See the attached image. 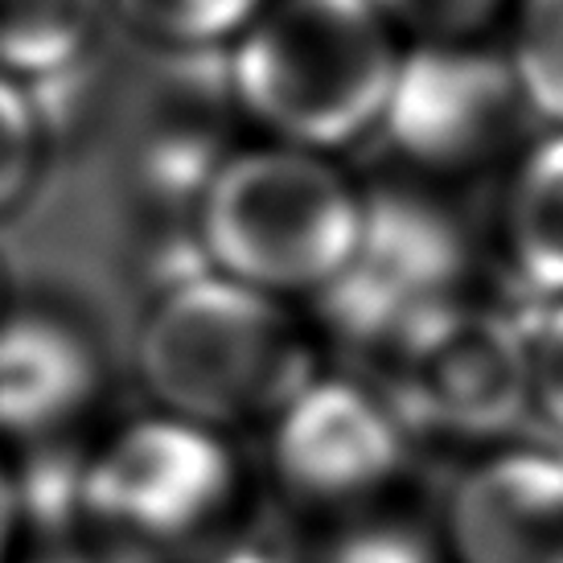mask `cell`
<instances>
[{
    "mask_svg": "<svg viewBox=\"0 0 563 563\" xmlns=\"http://www.w3.org/2000/svg\"><path fill=\"white\" fill-rule=\"evenodd\" d=\"M498 33L522 111L563 128V0H510Z\"/></svg>",
    "mask_w": 563,
    "mask_h": 563,
    "instance_id": "cell-13",
    "label": "cell"
},
{
    "mask_svg": "<svg viewBox=\"0 0 563 563\" xmlns=\"http://www.w3.org/2000/svg\"><path fill=\"white\" fill-rule=\"evenodd\" d=\"M404 49L371 0H267L227 46L231 99L264 141L338 157L378 132Z\"/></svg>",
    "mask_w": 563,
    "mask_h": 563,
    "instance_id": "cell-2",
    "label": "cell"
},
{
    "mask_svg": "<svg viewBox=\"0 0 563 563\" xmlns=\"http://www.w3.org/2000/svg\"><path fill=\"white\" fill-rule=\"evenodd\" d=\"M317 563H444L437 527L404 522L387 506L338 518Z\"/></svg>",
    "mask_w": 563,
    "mask_h": 563,
    "instance_id": "cell-16",
    "label": "cell"
},
{
    "mask_svg": "<svg viewBox=\"0 0 563 563\" xmlns=\"http://www.w3.org/2000/svg\"><path fill=\"white\" fill-rule=\"evenodd\" d=\"M371 362V383L411 440L489 449L534 420L527 321L473 292L399 329Z\"/></svg>",
    "mask_w": 563,
    "mask_h": 563,
    "instance_id": "cell-5",
    "label": "cell"
},
{
    "mask_svg": "<svg viewBox=\"0 0 563 563\" xmlns=\"http://www.w3.org/2000/svg\"><path fill=\"white\" fill-rule=\"evenodd\" d=\"M473 247L465 222L428 181L366 189L362 231L342 276L313 300L329 333L375 354L399 329L470 297Z\"/></svg>",
    "mask_w": 563,
    "mask_h": 563,
    "instance_id": "cell-6",
    "label": "cell"
},
{
    "mask_svg": "<svg viewBox=\"0 0 563 563\" xmlns=\"http://www.w3.org/2000/svg\"><path fill=\"white\" fill-rule=\"evenodd\" d=\"M300 305L198 267L144 305L136 375L157 411L235 437L264 428L317 375Z\"/></svg>",
    "mask_w": 563,
    "mask_h": 563,
    "instance_id": "cell-1",
    "label": "cell"
},
{
    "mask_svg": "<svg viewBox=\"0 0 563 563\" xmlns=\"http://www.w3.org/2000/svg\"><path fill=\"white\" fill-rule=\"evenodd\" d=\"M498 251L534 300H563V128L518 148L498 202Z\"/></svg>",
    "mask_w": 563,
    "mask_h": 563,
    "instance_id": "cell-11",
    "label": "cell"
},
{
    "mask_svg": "<svg viewBox=\"0 0 563 563\" xmlns=\"http://www.w3.org/2000/svg\"><path fill=\"white\" fill-rule=\"evenodd\" d=\"M33 510L25 498V477L16 470L9 449L0 444V563L25 560V534H30Z\"/></svg>",
    "mask_w": 563,
    "mask_h": 563,
    "instance_id": "cell-19",
    "label": "cell"
},
{
    "mask_svg": "<svg viewBox=\"0 0 563 563\" xmlns=\"http://www.w3.org/2000/svg\"><path fill=\"white\" fill-rule=\"evenodd\" d=\"M108 0H0V70L37 87L91 54Z\"/></svg>",
    "mask_w": 563,
    "mask_h": 563,
    "instance_id": "cell-12",
    "label": "cell"
},
{
    "mask_svg": "<svg viewBox=\"0 0 563 563\" xmlns=\"http://www.w3.org/2000/svg\"><path fill=\"white\" fill-rule=\"evenodd\" d=\"M21 563H120L103 555V551L95 548H79V551H58V555H42V560H21Z\"/></svg>",
    "mask_w": 563,
    "mask_h": 563,
    "instance_id": "cell-20",
    "label": "cell"
},
{
    "mask_svg": "<svg viewBox=\"0 0 563 563\" xmlns=\"http://www.w3.org/2000/svg\"><path fill=\"white\" fill-rule=\"evenodd\" d=\"M432 527L444 563H563V449H477Z\"/></svg>",
    "mask_w": 563,
    "mask_h": 563,
    "instance_id": "cell-9",
    "label": "cell"
},
{
    "mask_svg": "<svg viewBox=\"0 0 563 563\" xmlns=\"http://www.w3.org/2000/svg\"><path fill=\"white\" fill-rule=\"evenodd\" d=\"M267 470L288 501L321 518L378 510L407 470L411 437L375 383L317 371L264 423Z\"/></svg>",
    "mask_w": 563,
    "mask_h": 563,
    "instance_id": "cell-8",
    "label": "cell"
},
{
    "mask_svg": "<svg viewBox=\"0 0 563 563\" xmlns=\"http://www.w3.org/2000/svg\"><path fill=\"white\" fill-rule=\"evenodd\" d=\"M522 321L531 345V416L563 440V300L534 305Z\"/></svg>",
    "mask_w": 563,
    "mask_h": 563,
    "instance_id": "cell-18",
    "label": "cell"
},
{
    "mask_svg": "<svg viewBox=\"0 0 563 563\" xmlns=\"http://www.w3.org/2000/svg\"><path fill=\"white\" fill-rule=\"evenodd\" d=\"M46 165V124L33 87L0 70V219L30 202Z\"/></svg>",
    "mask_w": 563,
    "mask_h": 563,
    "instance_id": "cell-15",
    "label": "cell"
},
{
    "mask_svg": "<svg viewBox=\"0 0 563 563\" xmlns=\"http://www.w3.org/2000/svg\"><path fill=\"white\" fill-rule=\"evenodd\" d=\"M9 284H4V272H0V313H4V309H9Z\"/></svg>",
    "mask_w": 563,
    "mask_h": 563,
    "instance_id": "cell-21",
    "label": "cell"
},
{
    "mask_svg": "<svg viewBox=\"0 0 563 563\" xmlns=\"http://www.w3.org/2000/svg\"><path fill=\"white\" fill-rule=\"evenodd\" d=\"M267 0H108L111 16L136 42L173 54L227 49Z\"/></svg>",
    "mask_w": 563,
    "mask_h": 563,
    "instance_id": "cell-14",
    "label": "cell"
},
{
    "mask_svg": "<svg viewBox=\"0 0 563 563\" xmlns=\"http://www.w3.org/2000/svg\"><path fill=\"white\" fill-rule=\"evenodd\" d=\"M243 498L235 437L148 411L111 428L79 461L70 506L91 548L124 563H181L219 543Z\"/></svg>",
    "mask_w": 563,
    "mask_h": 563,
    "instance_id": "cell-4",
    "label": "cell"
},
{
    "mask_svg": "<svg viewBox=\"0 0 563 563\" xmlns=\"http://www.w3.org/2000/svg\"><path fill=\"white\" fill-rule=\"evenodd\" d=\"M404 42H489L510 0H371Z\"/></svg>",
    "mask_w": 563,
    "mask_h": 563,
    "instance_id": "cell-17",
    "label": "cell"
},
{
    "mask_svg": "<svg viewBox=\"0 0 563 563\" xmlns=\"http://www.w3.org/2000/svg\"><path fill=\"white\" fill-rule=\"evenodd\" d=\"M366 186L333 153L260 141L219 157L194 198L202 267L288 305H313L354 255Z\"/></svg>",
    "mask_w": 563,
    "mask_h": 563,
    "instance_id": "cell-3",
    "label": "cell"
},
{
    "mask_svg": "<svg viewBox=\"0 0 563 563\" xmlns=\"http://www.w3.org/2000/svg\"><path fill=\"white\" fill-rule=\"evenodd\" d=\"M522 120L531 115L494 37L407 42L375 136L391 144L407 177L432 186L489 169Z\"/></svg>",
    "mask_w": 563,
    "mask_h": 563,
    "instance_id": "cell-7",
    "label": "cell"
},
{
    "mask_svg": "<svg viewBox=\"0 0 563 563\" xmlns=\"http://www.w3.org/2000/svg\"><path fill=\"white\" fill-rule=\"evenodd\" d=\"M108 387V358L87 321L58 305L0 313V444L37 449L91 420Z\"/></svg>",
    "mask_w": 563,
    "mask_h": 563,
    "instance_id": "cell-10",
    "label": "cell"
}]
</instances>
